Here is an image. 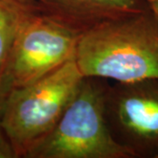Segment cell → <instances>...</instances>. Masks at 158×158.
<instances>
[{
    "instance_id": "obj_1",
    "label": "cell",
    "mask_w": 158,
    "mask_h": 158,
    "mask_svg": "<svg viewBox=\"0 0 158 158\" xmlns=\"http://www.w3.org/2000/svg\"><path fill=\"white\" fill-rule=\"evenodd\" d=\"M75 62L85 77L158 79V20L149 7L83 32Z\"/></svg>"
},
{
    "instance_id": "obj_2",
    "label": "cell",
    "mask_w": 158,
    "mask_h": 158,
    "mask_svg": "<svg viewBox=\"0 0 158 158\" xmlns=\"http://www.w3.org/2000/svg\"><path fill=\"white\" fill-rule=\"evenodd\" d=\"M105 79L85 77L54 128L34 143L24 158H133L115 140L106 116Z\"/></svg>"
},
{
    "instance_id": "obj_3",
    "label": "cell",
    "mask_w": 158,
    "mask_h": 158,
    "mask_svg": "<svg viewBox=\"0 0 158 158\" xmlns=\"http://www.w3.org/2000/svg\"><path fill=\"white\" fill-rule=\"evenodd\" d=\"M84 78L73 59L31 85L11 89L0 121L18 158L54 128Z\"/></svg>"
},
{
    "instance_id": "obj_4",
    "label": "cell",
    "mask_w": 158,
    "mask_h": 158,
    "mask_svg": "<svg viewBox=\"0 0 158 158\" xmlns=\"http://www.w3.org/2000/svg\"><path fill=\"white\" fill-rule=\"evenodd\" d=\"M81 34L38 11L18 34L3 77L11 88L33 84L75 59Z\"/></svg>"
},
{
    "instance_id": "obj_5",
    "label": "cell",
    "mask_w": 158,
    "mask_h": 158,
    "mask_svg": "<svg viewBox=\"0 0 158 158\" xmlns=\"http://www.w3.org/2000/svg\"><path fill=\"white\" fill-rule=\"evenodd\" d=\"M106 116L115 140L135 157L158 158V79L107 84Z\"/></svg>"
},
{
    "instance_id": "obj_6",
    "label": "cell",
    "mask_w": 158,
    "mask_h": 158,
    "mask_svg": "<svg viewBox=\"0 0 158 158\" xmlns=\"http://www.w3.org/2000/svg\"><path fill=\"white\" fill-rule=\"evenodd\" d=\"M40 12L81 31L148 8L146 0H38Z\"/></svg>"
},
{
    "instance_id": "obj_7",
    "label": "cell",
    "mask_w": 158,
    "mask_h": 158,
    "mask_svg": "<svg viewBox=\"0 0 158 158\" xmlns=\"http://www.w3.org/2000/svg\"><path fill=\"white\" fill-rule=\"evenodd\" d=\"M38 11V6L18 0H0V77L4 75L18 34Z\"/></svg>"
},
{
    "instance_id": "obj_8",
    "label": "cell",
    "mask_w": 158,
    "mask_h": 158,
    "mask_svg": "<svg viewBox=\"0 0 158 158\" xmlns=\"http://www.w3.org/2000/svg\"><path fill=\"white\" fill-rule=\"evenodd\" d=\"M0 158H18L17 153L6 135L0 121Z\"/></svg>"
},
{
    "instance_id": "obj_9",
    "label": "cell",
    "mask_w": 158,
    "mask_h": 158,
    "mask_svg": "<svg viewBox=\"0 0 158 158\" xmlns=\"http://www.w3.org/2000/svg\"><path fill=\"white\" fill-rule=\"evenodd\" d=\"M12 89L10 84L6 81L4 77H0V117L6 105L7 97Z\"/></svg>"
},
{
    "instance_id": "obj_10",
    "label": "cell",
    "mask_w": 158,
    "mask_h": 158,
    "mask_svg": "<svg viewBox=\"0 0 158 158\" xmlns=\"http://www.w3.org/2000/svg\"><path fill=\"white\" fill-rule=\"evenodd\" d=\"M148 6L158 20V0H146Z\"/></svg>"
},
{
    "instance_id": "obj_11",
    "label": "cell",
    "mask_w": 158,
    "mask_h": 158,
    "mask_svg": "<svg viewBox=\"0 0 158 158\" xmlns=\"http://www.w3.org/2000/svg\"><path fill=\"white\" fill-rule=\"evenodd\" d=\"M21 3L24 4H27V5H31V6H37V2L38 0H18Z\"/></svg>"
}]
</instances>
